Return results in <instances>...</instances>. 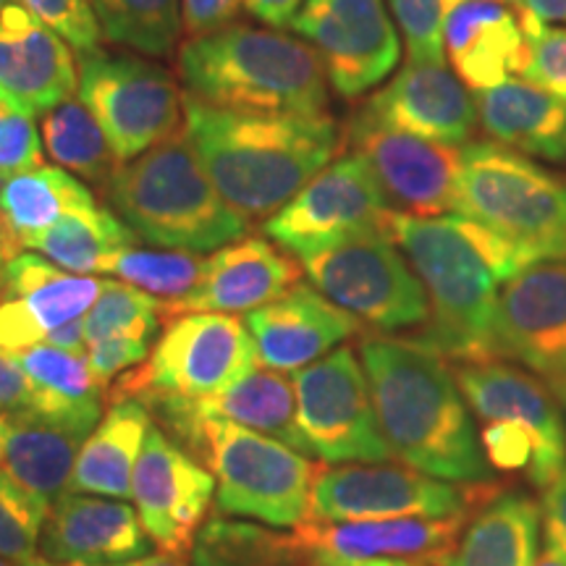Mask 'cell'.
<instances>
[{
	"label": "cell",
	"mask_w": 566,
	"mask_h": 566,
	"mask_svg": "<svg viewBox=\"0 0 566 566\" xmlns=\"http://www.w3.org/2000/svg\"><path fill=\"white\" fill-rule=\"evenodd\" d=\"M258 365L275 373H296L363 334V323L307 283H296L279 300L247 313Z\"/></svg>",
	"instance_id": "21"
},
{
	"label": "cell",
	"mask_w": 566,
	"mask_h": 566,
	"mask_svg": "<svg viewBox=\"0 0 566 566\" xmlns=\"http://www.w3.org/2000/svg\"><path fill=\"white\" fill-rule=\"evenodd\" d=\"M530 59L522 80L537 84L566 103V30L541 24L527 32Z\"/></svg>",
	"instance_id": "44"
},
{
	"label": "cell",
	"mask_w": 566,
	"mask_h": 566,
	"mask_svg": "<svg viewBox=\"0 0 566 566\" xmlns=\"http://www.w3.org/2000/svg\"><path fill=\"white\" fill-rule=\"evenodd\" d=\"M187 137L223 200L247 223L268 221L336 158L328 113H244L187 97Z\"/></svg>",
	"instance_id": "2"
},
{
	"label": "cell",
	"mask_w": 566,
	"mask_h": 566,
	"mask_svg": "<svg viewBox=\"0 0 566 566\" xmlns=\"http://www.w3.org/2000/svg\"><path fill=\"white\" fill-rule=\"evenodd\" d=\"M95 197L84 184L61 166H42L11 176L0 184V223L11 258L34 233L51 229L69 212L92 208Z\"/></svg>",
	"instance_id": "31"
},
{
	"label": "cell",
	"mask_w": 566,
	"mask_h": 566,
	"mask_svg": "<svg viewBox=\"0 0 566 566\" xmlns=\"http://www.w3.org/2000/svg\"><path fill=\"white\" fill-rule=\"evenodd\" d=\"M34 386V412L82 415L103 412V384L92 373L87 354L38 344L13 352Z\"/></svg>",
	"instance_id": "35"
},
{
	"label": "cell",
	"mask_w": 566,
	"mask_h": 566,
	"mask_svg": "<svg viewBox=\"0 0 566 566\" xmlns=\"http://www.w3.org/2000/svg\"><path fill=\"white\" fill-rule=\"evenodd\" d=\"M317 292L375 331H417L430 302L405 252L388 233L352 239L302 260Z\"/></svg>",
	"instance_id": "10"
},
{
	"label": "cell",
	"mask_w": 566,
	"mask_h": 566,
	"mask_svg": "<svg viewBox=\"0 0 566 566\" xmlns=\"http://www.w3.org/2000/svg\"><path fill=\"white\" fill-rule=\"evenodd\" d=\"M520 13L522 30L533 32L541 24H566V0H504Z\"/></svg>",
	"instance_id": "50"
},
{
	"label": "cell",
	"mask_w": 566,
	"mask_h": 566,
	"mask_svg": "<svg viewBox=\"0 0 566 566\" xmlns=\"http://www.w3.org/2000/svg\"><path fill=\"white\" fill-rule=\"evenodd\" d=\"M495 344L501 359L522 363L566 396V260L516 273L499 294Z\"/></svg>",
	"instance_id": "17"
},
{
	"label": "cell",
	"mask_w": 566,
	"mask_h": 566,
	"mask_svg": "<svg viewBox=\"0 0 566 566\" xmlns=\"http://www.w3.org/2000/svg\"><path fill=\"white\" fill-rule=\"evenodd\" d=\"M80 95L122 163L187 132V92L166 69L139 55H82Z\"/></svg>",
	"instance_id": "9"
},
{
	"label": "cell",
	"mask_w": 566,
	"mask_h": 566,
	"mask_svg": "<svg viewBox=\"0 0 566 566\" xmlns=\"http://www.w3.org/2000/svg\"><path fill=\"white\" fill-rule=\"evenodd\" d=\"M292 30L315 48L328 84L346 101L388 80L401 55L384 0H307Z\"/></svg>",
	"instance_id": "15"
},
{
	"label": "cell",
	"mask_w": 566,
	"mask_h": 566,
	"mask_svg": "<svg viewBox=\"0 0 566 566\" xmlns=\"http://www.w3.org/2000/svg\"><path fill=\"white\" fill-rule=\"evenodd\" d=\"M48 346H55V349H66L76 354H87V336H84V317H76L61 328H55L51 336L45 338Z\"/></svg>",
	"instance_id": "52"
},
{
	"label": "cell",
	"mask_w": 566,
	"mask_h": 566,
	"mask_svg": "<svg viewBox=\"0 0 566 566\" xmlns=\"http://www.w3.org/2000/svg\"><path fill=\"white\" fill-rule=\"evenodd\" d=\"M244 9L254 19L263 21L265 27L286 30V27H292L296 13L302 11V0H244Z\"/></svg>",
	"instance_id": "51"
},
{
	"label": "cell",
	"mask_w": 566,
	"mask_h": 566,
	"mask_svg": "<svg viewBox=\"0 0 566 566\" xmlns=\"http://www.w3.org/2000/svg\"><path fill=\"white\" fill-rule=\"evenodd\" d=\"M6 3H9V0H0V9H3V6H6Z\"/></svg>",
	"instance_id": "60"
},
{
	"label": "cell",
	"mask_w": 566,
	"mask_h": 566,
	"mask_svg": "<svg viewBox=\"0 0 566 566\" xmlns=\"http://www.w3.org/2000/svg\"><path fill=\"white\" fill-rule=\"evenodd\" d=\"M472 516H449V520H365V522H304L296 527L310 558H409L430 566L441 564L457 548L467 522Z\"/></svg>",
	"instance_id": "25"
},
{
	"label": "cell",
	"mask_w": 566,
	"mask_h": 566,
	"mask_svg": "<svg viewBox=\"0 0 566 566\" xmlns=\"http://www.w3.org/2000/svg\"><path fill=\"white\" fill-rule=\"evenodd\" d=\"M478 126L495 145L551 163H566V103L537 84L512 76L475 92Z\"/></svg>",
	"instance_id": "28"
},
{
	"label": "cell",
	"mask_w": 566,
	"mask_h": 566,
	"mask_svg": "<svg viewBox=\"0 0 566 566\" xmlns=\"http://www.w3.org/2000/svg\"><path fill=\"white\" fill-rule=\"evenodd\" d=\"M205 268H208V258H202L200 252L126 247L105 260L101 273L116 275L118 281L132 283L155 300L176 302L195 292Z\"/></svg>",
	"instance_id": "38"
},
{
	"label": "cell",
	"mask_w": 566,
	"mask_h": 566,
	"mask_svg": "<svg viewBox=\"0 0 566 566\" xmlns=\"http://www.w3.org/2000/svg\"><path fill=\"white\" fill-rule=\"evenodd\" d=\"M134 242H137V233L122 218L92 205V208L69 212L51 229L34 233L21 244V250L42 254L66 273L90 275L101 273L111 254L134 247Z\"/></svg>",
	"instance_id": "33"
},
{
	"label": "cell",
	"mask_w": 566,
	"mask_h": 566,
	"mask_svg": "<svg viewBox=\"0 0 566 566\" xmlns=\"http://www.w3.org/2000/svg\"><path fill=\"white\" fill-rule=\"evenodd\" d=\"M103 34L134 53L171 55L184 34L181 0H92Z\"/></svg>",
	"instance_id": "37"
},
{
	"label": "cell",
	"mask_w": 566,
	"mask_h": 566,
	"mask_svg": "<svg viewBox=\"0 0 566 566\" xmlns=\"http://www.w3.org/2000/svg\"><path fill=\"white\" fill-rule=\"evenodd\" d=\"M543 535L551 548L566 562V470L554 485L543 493Z\"/></svg>",
	"instance_id": "49"
},
{
	"label": "cell",
	"mask_w": 566,
	"mask_h": 566,
	"mask_svg": "<svg viewBox=\"0 0 566 566\" xmlns=\"http://www.w3.org/2000/svg\"><path fill=\"white\" fill-rule=\"evenodd\" d=\"M9 436H11V420L0 415V464L6 462V449H9Z\"/></svg>",
	"instance_id": "56"
},
{
	"label": "cell",
	"mask_w": 566,
	"mask_h": 566,
	"mask_svg": "<svg viewBox=\"0 0 566 566\" xmlns=\"http://www.w3.org/2000/svg\"><path fill=\"white\" fill-rule=\"evenodd\" d=\"M464 0H388L409 63H443L446 21Z\"/></svg>",
	"instance_id": "41"
},
{
	"label": "cell",
	"mask_w": 566,
	"mask_h": 566,
	"mask_svg": "<svg viewBox=\"0 0 566 566\" xmlns=\"http://www.w3.org/2000/svg\"><path fill=\"white\" fill-rule=\"evenodd\" d=\"M258 370L247 323L221 313L171 317L139 370L118 378L122 391H160L184 399H208L229 391Z\"/></svg>",
	"instance_id": "12"
},
{
	"label": "cell",
	"mask_w": 566,
	"mask_h": 566,
	"mask_svg": "<svg viewBox=\"0 0 566 566\" xmlns=\"http://www.w3.org/2000/svg\"><path fill=\"white\" fill-rule=\"evenodd\" d=\"M53 566H55V564H53Z\"/></svg>",
	"instance_id": "61"
},
{
	"label": "cell",
	"mask_w": 566,
	"mask_h": 566,
	"mask_svg": "<svg viewBox=\"0 0 566 566\" xmlns=\"http://www.w3.org/2000/svg\"><path fill=\"white\" fill-rule=\"evenodd\" d=\"M446 59L470 92L522 76L530 40L522 19L504 0H464L446 21Z\"/></svg>",
	"instance_id": "26"
},
{
	"label": "cell",
	"mask_w": 566,
	"mask_h": 566,
	"mask_svg": "<svg viewBox=\"0 0 566 566\" xmlns=\"http://www.w3.org/2000/svg\"><path fill=\"white\" fill-rule=\"evenodd\" d=\"M375 122L443 145H464L478 126L475 95L446 63H407L363 105Z\"/></svg>",
	"instance_id": "24"
},
{
	"label": "cell",
	"mask_w": 566,
	"mask_h": 566,
	"mask_svg": "<svg viewBox=\"0 0 566 566\" xmlns=\"http://www.w3.org/2000/svg\"><path fill=\"white\" fill-rule=\"evenodd\" d=\"M244 0H181L184 38L195 40L237 24Z\"/></svg>",
	"instance_id": "47"
},
{
	"label": "cell",
	"mask_w": 566,
	"mask_h": 566,
	"mask_svg": "<svg viewBox=\"0 0 566 566\" xmlns=\"http://www.w3.org/2000/svg\"><path fill=\"white\" fill-rule=\"evenodd\" d=\"M160 307L163 304L155 296L139 292L132 283L105 281L101 296L84 315L87 346L113 336L153 342L160 328Z\"/></svg>",
	"instance_id": "39"
},
{
	"label": "cell",
	"mask_w": 566,
	"mask_h": 566,
	"mask_svg": "<svg viewBox=\"0 0 566 566\" xmlns=\"http://www.w3.org/2000/svg\"><path fill=\"white\" fill-rule=\"evenodd\" d=\"M48 512L51 506L0 470V558L21 566H53L40 554Z\"/></svg>",
	"instance_id": "40"
},
{
	"label": "cell",
	"mask_w": 566,
	"mask_h": 566,
	"mask_svg": "<svg viewBox=\"0 0 566 566\" xmlns=\"http://www.w3.org/2000/svg\"><path fill=\"white\" fill-rule=\"evenodd\" d=\"M212 495V472L153 424L134 470L132 501L155 546L174 556L189 554Z\"/></svg>",
	"instance_id": "18"
},
{
	"label": "cell",
	"mask_w": 566,
	"mask_h": 566,
	"mask_svg": "<svg viewBox=\"0 0 566 566\" xmlns=\"http://www.w3.org/2000/svg\"><path fill=\"white\" fill-rule=\"evenodd\" d=\"M101 279L61 271L38 252H19L0 271V349L45 344L55 328L87 315L103 292Z\"/></svg>",
	"instance_id": "19"
},
{
	"label": "cell",
	"mask_w": 566,
	"mask_h": 566,
	"mask_svg": "<svg viewBox=\"0 0 566 566\" xmlns=\"http://www.w3.org/2000/svg\"><path fill=\"white\" fill-rule=\"evenodd\" d=\"M357 354L391 457L449 483H493L470 405L441 354L386 336H365Z\"/></svg>",
	"instance_id": "1"
},
{
	"label": "cell",
	"mask_w": 566,
	"mask_h": 566,
	"mask_svg": "<svg viewBox=\"0 0 566 566\" xmlns=\"http://www.w3.org/2000/svg\"><path fill=\"white\" fill-rule=\"evenodd\" d=\"M292 380L296 424L310 457L328 464L391 459L375 417L365 367L352 346H338L317 363L292 373Z\"/></svg>",
	"instance_id": "11"
},
{
	"label": "cell",
	"mask_w": 566,
	"mask_h": 566,
	"mask_svg": "<svg viewBox=\"0 0 566 566\" xmlns=\"http://www.w3.org/2000/svg\"><path fill=\"white\" fill-rule=\"evenodd\" d=\"M11 260V250H9V242H6V231H3V223H0V271H3L6 263Z\"/></svg>",
	"instance_id": "57"
},
{
	"label": "cell",
	"mask_w": 566,
	"mask_h": 566,
	"mask_svg": "<svg viewBox=\"0 0 566 566\" xmlns=\"http://www.w3.org/2000/svg\"><path fill=\"white\" fill-rule=\"evenodd\" d=\"M346 142L370 166L391 210L417 218L454 216L462 147L394 129L365 111L346 126Z\"/></svg>",
	"instance_id": "14"
},
{
	"label": "cell",
	"mask_w": 566,
	"mask_h": 566,
	"mask_svg": "<svg viewBox=\"0 0 566 566\" xmlns=\"http://www.w3.org/2000/svg\"><path fill=\"white\" fill-rule=\"evenodd\" d=\"M147 357H150V342H142V338L113 336L87 346L90 367L103 386H108L116 375L129 367L142 365Z\"/></svg>",
	"instance_id": "46"
},
{
	"label": "cell",
	"mask_w": 566,
	"mask_h": 566,
	"mask_svg": "<svg viewBox=\"0 0 566 566\" xmlns=\"http://www.w3.org/2000/svg\"><path fill=\"white\" fill-rule=\"evenodd\" d=\"M42 166V142L34 116L0 105V184Z\"/></svg>",
	"instance_id": "43"
},
{
	"label": "cell",
	"mask_w": 566,
	"mask_h": 566,
	"mask_svg": "<svg viewBox=\"0 0 566 566\" xmlns=\"http://www.w3.org/2000/svg\"><path fill=\"white\" fill-rule=\"evenodd\" d=\"M137 509L118 499L63 493L48 512L40 554L55 566H116L150 554Z\"/></svg>",
	"instance_id": "22"
},
{
	"label": "cell",
	"mask_w": 566,
	"mask_h": 566,
	"mask_svg": "<svg viewBox=\"0 0 566 566\" xmlns=\"http://www.w3.org/2000/svg\"><path fill=\"white\" fill-rule=\"evenodd\" d=\"M101 417L103 412H27L13 417L3 470L42 504L53 506L71 491L76 459Z\"/></svg>",
	"instance_id": "27"
},
{
	"label": "cell",
	"mask_w": 566,
	"mask_h": 566,
	"mask_svg": "<svg viewBox=\"0 0 566 566\" xmlns=\"http://www.w3.org/2000/svg\"><path fill=\"white\" fill-rule=\"evenodd\" d=\"M464 401L483 422H512L533 436L537 459L530 485L546 493L566 470V422L554 391L535 373L504 359L457 363Z\"/></svg>",
	"instance_id": "16"
},
{
	"label": "cell",
	"mask_w": 566,
	"mask_h": 566,
	"mask_svg": "<svg viewBox=\"0 0 566 566\" xmlns=\"http://www.w3.org/2000/svg\"><path fill=\"white\" fill-rule=\"evenodd\" d=\"M480 446H483L488 464L495 467L499 472H509V475L516 472V475H525L527 480L533 478L537 449L533 436L522 430L520 424L483 422Z\"/></svg>",
	"instance_id": "45"
},
{
	"label": "cell",
	"mask_w": 566,
	"mask_h": 566,
	"mask_svg": "<svg viewBox=\"0 0 566 566\" xmlns=\"http://www.w3.org/2000/svg\"><path fill=\"white\" fill-rule=\"evenodd\" d=\"M543 506L525 493L501 491L467 522L457 548L438 566H535Z\"/></svg>",
	"instance_id": "30"
},
{
	"label": "cell",
	"mask_w": 566,
	"mask_h": 566,
	"mask_svg": "<svg viewBox=\"0 0 566 566\" xmlns=\"http://www.w3.org/2000/svg\"><path fill=\"white\" fill-rule=\"evenodd\" d=\"M42 24L51 27L80 55L101 51L103 27L92 0H19Z\"/></svg>",
	"instance_id": "42"
},
{
	"label": "cell",
	"mask_w": 566,
	"mask_h": 566,
	"mask_svg": "<svg viewBox=\"0 0 566 566\" xmlns=\"http://www.w3.org/2000/svg\"><path fill=\"white\" fill-rule=\"evenodd\" d=\"M176 69L187 97L210 108L315 116L328 105L321 55L273 27L231 24L187 40Z\"/></svg>",
	"instance_id": "3"
},
{
	"label": "cell",
	"mask_w": 566,
	"mask_h": 566,
	"mask_svg": "<svg viewBox=\"0 0 566 566\" xmlns=\"http://www.w3.org/2000/svg\"><path fill=\"white\" fill-rule=\"evenodd\" d=\"M388 237L405 252L430 302V317L409 342L446 363L501 359L495 344L499 275L464 231L459 216L417 218L391 212Z\"/></svg>",
	"instance_id": "4"
},
{
	"label": "cell",
	"mask_w": 566,
	"mask_h": 566,
	"mask_svg": "<svg viewBox=\"0 0 566 566\" xmlns=\"http://www.w3.org/2000/svg\"><path fill=\"white\" fill-rule=\"evenodd\" d=\"M535 566H566V562L558 556L556 548H551L546 543V546H543V554H537L535 558Z\"/></svg>",
	"instance_id": "55"
},
{
	"label": "cell",
	"mask_w": 566,
	"mask_h": 566,
	"mask_svg": "<svg viewBox=\"0 0 566 566\" xmlns=\"http://www.w3.org/2000/svg\"><path fill=\"white\" fill-rule=\"evenodd\" d=\"M116 566H189L184 562L181 556H174V554H147L142 558H134V562H126V564H116Z\"/></svg>",
	"instance_id": "54"
},
{
	"label": "cell",
	"mask_w": 566,
	"mask_h": 566,
	"mask_svg": "<svg viewBox=\"0 0 566 566\" xmlns=\"http://www.w3.org/2000/svg\"><path fill=\"white\" fill-rule=\"evenodd\" d=\"M105 197L139 239L163 250L212 252L250 229L216 189L187 132L122 163Z\"/></svg>",
	"instance_id": "5"
},
{
	"label": "cell",
	"mask_w": 566,
	"mask_h": 566,
	"mask_svg": "<svg viewBox=\"0 0 566 566\" xmlns=\"http://www.w3.org/2000/svg\"><path fill=\"white\" fill-rule=\"evenodd\" d=\"M34 412V386L13 352L0 349V415L13 417Z\"/></svg>",
	"instance_id": "48"
},
{
	"label": "cell",
	"mask_w": 566,
	"mask_h": 566,
	"mask_svg": "<svg viewBox=\"0 0 566 566\" xmlns=\"http://www.w3.org/2000/svg\"><path fill=\"white\" fill-rule=\"evenodd\" d=\"M195 459L216 478V512L286 530L310 520L317 467L271 436L200 415Z\"/></svg>",
	"instance_id": "7"
},
{
	"label": "cell",
	"mask_w": 566,
	"mask_h": 566,
	"mask_svg": "<svg viewBox=\"0 0 566 566\" xmlns=\"http://www.w3.org/2000/svg\"><path fill=\"white\" fill-rule=\"evenodd\" d=\"M197 412L205 417L242 424L254 433L271 436L275 441L286 443L289 449L310 457L307 443L296 424V391L294 380L286 373L275 370H252L244 380L208 399H192ZM313 459V457H310Z\"/></svg>",
	"instance_id": "32"
},
{
	"label": "cell",
	"mask_w": 566,
	"mask_h": 566,
	"mask_svg": "<svg viewBox=\"0 0 566 566\" xmlns=\"http://www.w3.org/2000/svg\"><path fill=\"white\" fill-rule=\"evenodd\" d=\"M80 87L74 51L19 0L0 9V105L45 116Z\"/></svg>",
	"instance_id": "20"
},
{
	"label": "cell",
	"mask_w": 566,
	"mask_h": 566,
	"mask_svg": "<svg viewBox=\"0 0 566 566\" xmlns=\"http://www.w3.org/2000/svg\"><path fill=\"white\" fill-rule=\"evenodd\" d=\"M302 265L260 237H244L208 258L202 281L184 300L166 302L160 317L187 313H254L302 281Z\"/></svg>",
	"instance_id": "23"
},
{
	"label": "cell",
	"mask_w": 566,
	"mask_h": 566,
	"mask_svg": "<svg viewBox=\"0 0 566 566\" xmlns=\"http://www.w3.org/2000/svg\"><path fill=\"white\" fill-rule=\"evenodd\" d=\"M558 405H562V407L566 409V396H564V399H558Z\"/></svg>",
	"instance_id": "59"
},
{
	"label": "cell",
	"mask_w": 566,
	"mask_h": 566,
	"mask_svg": "<svg viewBox=\"0 0 566 566\" xmlns=\"http://www.w3.org/2000/svg\"><path fill=\"white\" fill-rule=\"evenodd\" d=\"M454 216L488 229L522 271L566 260V181L495 142L462 147Z\"/></svg>",
	"instance_id": "6"
},
{
	"label": "cell",
	"mask_w": 566,
	"mask_h": 566,
	"mask_svg": "<svg viewBox=\"0 0 566 566\" xmlns=\"http://www.w3.org/2000/svg\"><path fill=\"white\" fill-rule=\"evenodd\" d=\"M40 129L42 147L69 174L105 187L113 171L122 166L103 126L82 101L69 97L55 105L42 116Z\"/></svg>",
	"instance_id": "36"
},
{
	"label": "cell",
	"mask_w": 566,
	"mask_h": 566,
	"mask_svg": "<svg viewBox=\"0 0 566 566\" xmlns=\"http://www.w3.org/2000/svg\"><path fill=\"white\" fill-rule=\"evenodd\" d=\"M310 566H430L422 562H409V558H363V562H342V558L313 556Z\"/></svg>",
	"instance_id": "53"
},
{
	"label": "cell",
	"mask_w": 566,
	"mask_h": 566,
	"mask_svg": "<svg viewBox=\"0 0 566 566\" xmlns=\"http://www.w3.org/2000/svg\"><path fill=\"white\" fill-rule=\"evenodd\" d=\"M391 212L370 166L349 153L331 160L263 229L281 250L304 260L352 239L388 233Z\"/></svg>",
	"instance_id": "13"
},
{
	"label": "cell",
	"mask_w": 566,
	"mask_h": 566,
	"mask_svg": "<svg viewBox=\"0 0 566 566\" xmlns=\"http://www.w3.org/2000/svg\"><path fill=\"white\" fill-rule=\"evenodd\" d=\"M192 566H310L302 537L279 527L231 520V514H210L197 530Z\"/></svg>",
	"instance_id": "34"
},
{
	"label": "cell",
	"mask_w": 566,
	"mask_h": 566,
	"mask_svg": "<svg viewBox=\"0 0 566 566\" xmlns=\"http://www.w3.org/2000/svg\"><path fill=\"white\" fill-rule=\"evenodd\" d=\"M150 428V409L137 396L113 391L108 409L82 446L71 491L129 501L134 470Z\"/></svg>",
	"instance_id": "29"
},
{
	"label": "cell",
	"mask_w": 566,
	"mask_h": 566,
	"mask_svg": "<svg viewBox=\"0 0 566 566\" xmlns=\"http://www.w3.org/2000/svg\"><path fill=\"white\" fill-rule=\"evenodd\" d=\"M499 493L495 483H449L407 464H331L317 467L307 522L472 516Z\"/></svg>",
	"instance_id": "8"
},
{
	"label": "cell",
	"mask_w": 566,
	"mask_h": 566,
	"mask_svg": "<svg viewBox=\"0 0 566 566\" xmlns=\"http://www.w3.org/2000/svg\"><path fill=\"white\" fill-rule=\"evenodd\" d=\"M0 566H21L17 562H9V558H0Z\"/></svg>",
	"instance_id": "58"
}]
</instances>
